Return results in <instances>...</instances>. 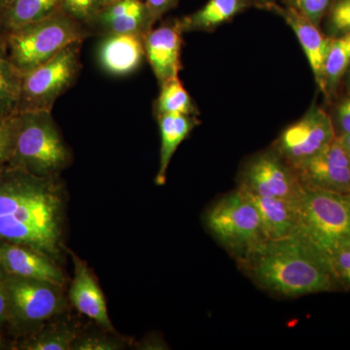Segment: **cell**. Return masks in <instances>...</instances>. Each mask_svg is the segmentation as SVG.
<instances>
[{
	"mask_svg": "<svg viewBox=\"0 0 350 350\" xmlns=\"http://www.w3.org/2000/svg\"><path fill=\"white\" fill-rule=\"evenodd\" d=\"M63 191L57 176L0 167V239L56 257L63 232Z\"/></svg>",
	"mask_w": 350,
	"mask_h": 350,
	"instance_id": "obj_1",
	"label": "cell"
},
{
	"mask_svg": "<svg viewBox=\"0 0 350 350\" xmlns=\"http://www.w3.org/2000/svg\"><path fill=\"white\" fill-rule=\"evenodd\" d=\"M239 262L260 286L288 298L332 291L338 284L325 258L295 237L264 241Z\"/></svg>",
	"mask_w": 350,
	"mask_h": 350,
	"instance_id": "obj_2",
	"label": "cell"
},
{
	"mask_svg": "<svg viewBox=\"0 0 350 350\" xmlns=\"http://www.w3.org/2000/svg\"><path fill=\"white\" fill-rule=\"evenodd\" d=\"M11 61L23 75L38 68L71 44L83 42L91 32L66 11L3 34Z\"/></svg>",
	"mask_w": 350,
	"mask_h": 350,
	"instance_id": "obj_3",
	"label": "cell"
},
{
	"mask_svg": "<svg viewBox=\"0 0 350 350\" xmlns=\"http://www.w3.org/2000/svg\"><path fill=\"white\" fill-rule=\"evenodd\" d=\"M72 155L52 112L17 114V133L8 165L41 177L57 176L68 167Z\"/></svg>",
	"mask_w": 350,
	"mask_h": 350,
	"instance_id": "obj_4",
	"label": "cell"
},
{
	"mask_svg": "<svg viewBox=\"0 0 350 350\" xmlns=\"http://www.w3.org/2000/svg\"><path fill=\"white\" fill-rule=\"evenodd\" d=\"M298 211L295 238L329 262L336 248L350 238V195L306 188Z\"/></svg>",
	"mask_w": 350,
	"mask_h": 350,
	"instance_id": "obj_5",
	"label": "cell"
},
{
	"mask_svg": "<svg viewBox=\"0 0 350 350\" xmlns=\"http://www.w3.org/2000/svg\"><path fill=\"white\" fill-rule=\"evenodd\" d=\"M204 222L214 238L239 261L266 241L256 206L239 188L214 204Z\"/></svg>",
	"mask_w": 350,
	"mask_h": 350,
	"instance_id": "obj_6",
	"label": "cell"
},
{
	"mask_svg": "<svg viewBox=\"0 0 350 350\" xmlns=\"http://www.w3.org/2000/svg\"><path fill=\"white\" fill-rule=\"evenodd\" d=\"M83 42H75L23 77L17 114L49 111L73 85L81 71Z\"/></svg>",
	"mask_w": 350,
	"mask_h": 350,
	"instance_id": "obj_7",
	"label": "cell"
},
{
	"mask_svg": "<svg viewBox=\"0 0 350 350\" xmlns=\"http://www.w3.org/2000/svg\"><path fill=\"white\" fill-rule=\"evenodd\" d=\"M9 297L8 327L19 336L52 319L63 308L61 286L42 280L7 273Z\"/></svg>",
	"mask_w": 350,
	"mask_h": 350,
	"instance_id": "obj_8",
	"label": "cell"
},
{
	"mask_svg": "<svg viewBox=\"0 0 350 350\" xmlns=\"http://www.w3.org/2000/svg\"><path fill=\"white\" fill-rule=\"evenodd\" d=\"M239 189L261 197L300 200L305 193L298 174L275 150L252 157L241 174Z\"/></svg>",
	"mask_w": 350,
	"mask_h": 350,
	"instance_id": "obj_9",
	"label": "cell"
},
{
	"mask_svg": "<svg viewBox=\"0 0 350 350\" xmlns=\"http://www.w3.org/2000/svg\"><path fill=\"white\" fill-rule=\"evenodd\" d=\"M336 137L337 135L330 115L313 105L299 121L282 131L273 150L295 169L319 153Z\"/></svg>",
	"mask_w": 350,
	"mask_h": 350,
	"instance_id": "obj_10",
	"label": "cell"
},
{
	"mask_svg": "<svg viewBox=\"0 0 350 350\" xmlns=\"http://www.w3.org/2000/svg\"><path fill=\"white\" fill-rule=\"evenodd\" d=\"M294 170L306 188L350 195V156L338 137Z\"/></svg>",
	"mask_w": 350,
	"mask_h": 350,
	"instance_id": "obj_11",
	"label": "cell"
},
{
	"mask_svg": "<svg viewBox=\"0 0 350 350\" xmlns=\"http://www.w3.org/2000/svg\"><path fill=\"white\" fill-rule=\"evenodd\" d=\"M259 8L278 14L293 29L310 63L317 86L325 96L324 68L332 38L324 36L319 31V25L308 20L289 0H285L284 6L278 5L275 2H269L262 4Z\"/></svg>",
	"mask_w": 350,
	"mask_h": 350,
	"instance_id": "obj_12",
	"label": "cell"
},
{
	"mask_svg": "<svg viewBox=\"0 0 350 350\" xmlns=\"http://www.w3.org/2000/svg\"><path fill=\"white\" fill-rule=\"evenodd\" d=\"M154 24L144 0H116L103 6L86 25L92 36L114 34L145 36Z\"/></svg>",
	"mask_w": 350,
	"mask_h": 350,
	"instance_id": "obj_13",
	"label": "cell"
},
{
	"mask_svg": "<svg viewBox=\"0 0 350 350\" xmlns=\"http://www.w3.org/2000/svg\"><path fill=\"white\" fill-rule=\"evenodd\" d=\"M182 34L180 21L174 18L153 27L145 36V57L160 85L180 72Z\"/></svg>",
	"mask_w": 350,
	"mask_h": 350,
	"instance_id": "obj_14",
	"label": "cell"
},
{
	"mask_svg": "<svg viewBox=\"0 0 350 350\" xmlns=\"http://www.w3.org/2000/svg\"><path fill=\"white\" fill-rule=\"evenodd\" d=\"M0 266L9 275L63 286L64 276L53 258L24 245L0 239Z\"/></svg>",
	"mask_w": 350,
	"mask_h": 350,
	"instance_id": "obj_15",
	"label": "cell"
},
{
	"mask_svg": "<svg viewBox=\"0 0 350 350\" xmlns=\"http://www.w3.org/2000/svg\"><path fill=\"white\" fill-rule=\"evenodd\" d=\"M144 36L114 34L101 38L98 59L110 75L124 76L135 72L145 57Z\"/></svg>",
	"mask_w": 350,
	"mask_h": 350,
	"instance_id": "obj_16",
	"label": "cell"
},
{
	"mask_svg": "<svg viewBox=\"0 0 350 350\" xmlns=\"http://www.w3.org/2000/svg\"><path fill=\"white\" fill-rule=\"evenodd\" d=\"M73 262L75 276L69 289L71 303L82 314L94 320L98 325L107 330H113L107 301L98 282L82 260L73 256Z\"/></svg>",
	"mask_w": 350,
	"mask_h": 350,
	"instance_id": "obj_17",
	"label": "cell"
},
{
	"mask_svg": "<svg viewBox=\"0 0 350 350\" xmlns=\"http://www.w3.org/2000/svg\"><path fill=\"white\" fill-rule=\"evenodd\" d=\"M246 193L257 207L266 241L292 238L296 234L299 222L298 202L300 200L261 197Z\"/></svg>",
	"mask_w": 350,
	"mask_h": 350,
	"instance_id": "obj_18",
	"label": "cell"
},
{
	"mask_svg": "<svg viewBox=\"0 0 350 350\" xmlns=\"http://www.w3.org/2000/svg\"><path fill=\"white\" fill-rule=\"evenodd\" d=\"M161 133L160 165L156 175L157 185H163L167 180V172L170 161L179 145L188 137L191 131L200 125L195 115L170 113L156 117Z\"/></svg>",
	"mask_w": 350,
	"mask_h": 350,
	"instance_id": "obj_19",
	"label": "cell"
},
{
	"mask_svg": "<svg viewBox=\"0 0 350 350\" xmlns=\"http://www.w3.org/2000/svg\"><path fill=\"white\" fill-rule=\"evenodd\" d=\"M250 7H256L255 0H208L199 10L179 19L182 31H213Z\"/></svg>",
	"mask_w": 350,
	"mask_h": 350,
	"instance_id": "obj_20",
	"label": "cell"
},
{
	"mask_svg": "<svg viewBox=\"0 0 350 350\" xmlns=\"http://www.w3.org/2000/svg\"><path fill=\"white\" fill-rule=\"evenodd\" d=\"M62 6L63 0H11L0 10V34L45 19Z\"/></svg>",
	"mask_w": 350,
	"mask_h": 350,
	"instance_id": "obj_21",
	"label": "cell"
},
{
	"mask_svg": "<svg viewBox=\"0 0 350 350\" xmlns=\"http://www.w3.org/2000/svg\"><path fill=\"white\" fill-rule=\"evenodd\" d=\"M23 77L9 57L3 34H0V116L17 114Z\"/></svg>",
	"mask_w": 350,
	"mask_h": 350,
	"instance_id": "obj_22",
	"label": "cell"
},
{
	"mask_svg": "<svg viewBox=\"0 0 350 350\" xmlns=\"http://www.w3.org/2000/svg\"><path fill=\"white\" fill-rule=\"evenodd\" d=\"M350 66V33L332 38L327 54L324 77L325 96L330 98L337 93L338 86Z\"/></svg>",
	"mask_w": 350,
	"mask_h": 350,
	"instance_id": "obj_23",
	"label": "cell"
},
{
	"mask_svg": "<svg viewBox=\"0 0 350 350\" xmlns=\"http://www.w3.org/2000/svg\"><path fill=\"white\" fill-rule=\"evenodd\" d=\"M77 338L75 329L64 325H51L31 332L15 345L22 350H68Z\"/></svg>",
	"mask_w": 350,
	"mask_h": 350,
	"instance_id": "obj_24",
	"label": "cell"
},
{
	"mask_svg": "<svg viewBox=\"0 0 350 350\" xmlns=\"http://www.w3.org/2000/svg\"><path fill=\"white\" fill-rule=\"evenodd\" d=\"M154 113L156 117L170 113L197 116L199 110L177 76L161 84L160 94L154 103Z\"/></svg>",
	"mask_w": 350,
	"mask_h": 350,
	"instance_id": "obj_25",
	"label": "cell"
},
{
	"mask_svg": "<svg viewBox=\"0 0 350 350\" xmlns=\"http://www.w3.org/2000/svg\"><path fill=\"white\" fill-rule=\"evenodd\" d=\"M326 16L328 36L350 33V0H332Z\"/></svg>",
	"mask_w": 350,
	"mask_h": 350,
	"instance_id": "obj_26",
	"label": "cell"
},
{
	"mask_svg": "<svg viewBox=\"0 0 350 350\" xmlns=\"http://www.w3.org/2000/svg\"><path fill=\"white\" fill-rule=\"evenodd\" d=\"M329 262L338 284L350 289V238L345 239L336 248Z\"/></svg>",
	"mask_w": 350,
	"mask_h": 350,
	"instance_id": "obj_27",
	"label": "cell"
},
{
	"mask_svg": "<svg viewBox=\"0 0 350 350\" xmlns=\"http://www.w3.org/2000/svg\"><path fill=\"white\" fill-rule=\"evenodd\" d=\"M17 133V114L0 116V167L8 165L13 155Z\"/></svg>",
	"mask_w": 350,
	"mask_h": 350,
	"instance_id": "obj_28",
	"label": "cell"
},
{
	"mask_svg": "<svg viewBox=\"0 0 350 350\" xmlns=\"http://www.w3.org/2000/svg\"><path fill=\"white\" fill-rule=\"evenodd\" d=\"M62 8L86 25L103 8V3L101 0H63Z\"/></svg>",
	"mask_w": 350,
	"mask_h": 350,
	"instance_id": "obj_29",
	"label": "cell"
},
{
	"mask_svg": "<svg viewBox=\"0 0 350 350\" xmlns=\"http://www.w3.org/2000/svg\"><path fill=\"white\" fill-rule=\"evenodd\" d=\"M308 20L319 25L325 17L332 0H289Z\"/></svg>",
	"mask_w": 350,
	"mask_h": 350,
	"instance_id": "obj_30",
	"label": "cell"
},
{
	"mask_svg": "<svg viewBox=\"0 0 350 350\" xmlns=\"http://www.w3.org/2000/svg\"><path fill=\"white\" fill-rule=\"evenodd\" d=\"M333 123L337 137L350 135V94L338 103Z\"/></svg>",
	"mask_w": 350,
	"mask_h": 350,
	"instance_id": "obj_31",
	"label": "cell"
},
{
	"mask_svg": "<svg viewBox=\"0 0 350 350\" xmlns=\"http://www.w3.org/2000/svg\"><path fill=\"white\" fill-rule=\"evenodd\" d=\"M72 349L77 350H113L118 349V345L112 340L100 337L76 338Z\"/></svg>",
	"mask_w": 350,
	"mask_h": 350,
	"instance_id": "obj_32",
	"label": "cell"
},
{
	"mask_svg": "<svg viewBox=\"0 0 350 350\" xmlns=\"http://www.w3.org/2000/svg\"><path fill=\"white\" fill-rule=\"evenodd\" d=\"M9 297L7 287V273L0 266V330L8 326Z\"/></svg>",
	"mask_w": 350,
	"mask_h": 350,
	"instance_id": "obj_33",
	"label": "cell"
},
{
	"mask_svg": "<svg viewBox=\"0 0 350 350\" xmlns=\"http://www.w3.org/2000/svg\"><path fill=\"white\" fill-rule=\"evenodd\" d=\"M144 1L148 7L154 24H156L165 14L177 6L179 0H144Z\"/></svg>",
	"mask_w": 350,
	"mask_h": 350,
	"instance_id": "obj_34",
	"label": "cell"
},
{
	"mask_svg": "<svg viewBox=\"0 0 350 350\" xmlns=\"http://www.w3.org/2000/svg\"><path fill=\"white\" fill-rule=\"evenodd\" d=\"M338 140H340V144H342V146L345 147V150L347 151V153L349 154L350 156V135H342V137H337Z\"/></svg>",
	"mask_w": 350,
	"mask_h": 350,
	"instance_id": "obj_35",
	"label": "cell"
},
{
	"mask_svg": "<svg viewBox=\"0 0 350 350\" xmlns=\"http://www.w3.org/2000/svg\"><path fill=\"white\" fill-rule=\"evenodd\" d=\"M10 347L11 345L7 342L6 338H4L2 331L0 330V350L12 349V347Z\"/></svg>",
	"mask_w": 350,
	"mask_h": 350,
	"instance_id": "obj_36",
	"label": "cell"
},
{
	"mask_svg": "<svg viewBox=\"0 0 350 350\" xmlns=\"http://www.w3.org/2000/svg\"><path fill=\"white\" fill-rule=\"evenodd\" d=\"M345 87H347V92L350 94V66L347 72L345 73Z\"/></svg>",
	"mask_w": 350,
	"mask_h": 350,
	"instance_id": "obj_37",
	"label": "cell"
},
{
	"mask_svg": "<svg viewBox=\"0 0 350 350\" xmlns=\"http://www.w3.org/2000/svg\"><path fill=\"white\" fill-rule=\"evenodd\" d=\"M256 2V7L259 8V6L262 5V4L269 3V2H275V0H255Z\"/></svg>",
	"mask_w": 350,
	"mask_h": 350,
	"instance_id": "obj_38",
	"label": "cell"
},
{
	"mask_svg": "<svg viewBox=\"0 0 350 350\" xmlns=\"http://www.w3.org/2000/svg\"><path fill=\"white\" fill-rule=\"evenodd\" d=\"M10 1L11 0H0V10H1L3 7H5Z\"/></svg>",
	"mask_w": 350,
	"mask_h": 350,
	"instance_id": "obj_39",
	"label": "cell"
},
{
	"mask_svg": "<svg viewBox=\"0 0 350 350\" xmlns=\"http://www.w3.org/2000/svg\"><path fill=\"white\" fill-rule=\"evenodd\" d=\"M116 1V0H101V3H103V7L107 5V4L111 3V2Z\"/></svg>",
	"mask_w": 350,
	"mask_h": 350,
	"instance_id": "obj_40",
	"label": "cell"
}]
</instances>
